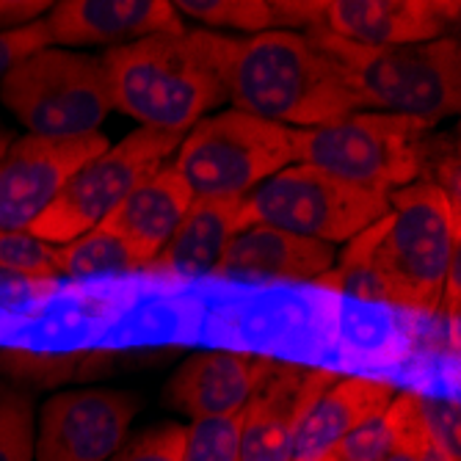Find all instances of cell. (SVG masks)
I'll return each instance as SVG.
<instances>
[{"instance_id": "1", "label": "cell", "mask_w": 461, "mask_h": 461, "mask_svg": "<svg viewBox=\"0 0 461 461\" xmlns=\"http://www.w3.org/2000/svg\"><path fill=\"white\" fill-rule=\"evenodd\" d=\"M232 50L235 36L188 28L105 50L113 108L136 119L139 128L188 133L230 103Z\"/></svg>"}, {"instance_id": "2", "label": "cell", "mask_w": 461, "mask_h": 461, "mask_svg": "<svg viewBox=\"0 0 461 461\" xmlns=\"http://www.w3.org/2000/svg\"><path fill=\"white\" fill-rule=\"evenodd\" d=\"M227 92L235 111L293 131L323 128L365 111L351 75L302 31L235 39Z\"/></svg>"}, {"instance_id": "3", "label": "cell", "mask_w": 461, "mask_h": 461, "mask_svg": "<svg viewBox=\"0 0 461 461\" xmlns=\"http://www.w3.org/2000/svg\"><path fill=\"white\" fill-rule=\"evenodd\" d=\"M307 36L351 75L365 111L395 113L434 128L461 108V48L456 36L403 48H365L321 28L307 31Z\"/></svg>"}, {"instance_id": "4", "label": "cell", "mask_w": 461, "mask_h": 461, "mask_svg": "<svg viewBox=\"0 0 461 461\" xmlns=\"http://www.w3.org/2000/svg\"><path fill=\"white\" fill-rule=\"evenodd\" d=\"M390 227L373 255L382 302L437 312L458 258V199L434 180H417L390 196Z\"/></svg>"}, {"instance_id": "5", "label": "cell", "mask_w": 461, "mask_h": 461, "mask_svg": "<svg viewBox=\"0 0 461 461\" xmlns=\"http://www.w3.org/2000/svg\"><path fill=\"white\" fill-rule=\"evenodd\" d=\"M0 105L39 139H80L100 133L113 111L103 56L45 48L0 80Z\"/></svg>"}, {"instance_id": "6", "label": "cell", "mask_w": 461, "mask_h": 461, "mask_svg": "<svg viewBox=\"0 0 461 461\" xmlns=\"http://www.w3.org/2000/svg\"><path fill=\"white\" fill-rule=\"evenodd\" d=\"M293 163L296 131L227 108L194 124L172 166L194 199H243Z\"/></svg>"}, {"instance_id": "7", "label": "cell", "mask_w": 461, "mask_h": 461, "mask_svg": "<svg viewBox=\"0 0 461 461\" xmlns=\"http://www.w3.org/2000/svg\"><path fill=\"white\" fill-rule=\"evenodd\" d=\"M426 133L429 128L417 119L357 111L323 128L296 131V163L390 196L420 180Z\"/></svg>"}, {"instance_id": "8", "label": "cell", "mask_w": 461, "mask_h": 461, "mask_svg": "<svg viewBox=\"0 0 461 461\" xmlns=\"http://www.w3.org/2000/svg\"><path fill=\"white\" fill-rule=\"evenodd\" d=\"M390 213V199L307 163H293L240 202L243 230L266 224L323 243H348Z\"/></svg>"}, {"instance_id": "9", "label": "cell", "mask_w": 461, "mask_h": 461, "mask_svg": "<svg viewBox=\"0 0 461 461\" xmlns=\"http://www.w3.org/2000/svg\"><path fill=\"white\" fill-rule=\"evenodd\" d=\"M183 139L185 133L136 128L113 147L108 144L105 152L80 166L50 207H45L25 227V232L50 246H64L86 235L100 227L103 219L136 185L158 172L180 149Z\"/></svg>"}, {"instance_id": "10", "label": "cell", "mask_w": 461, "mask_h": 461, "mask_svg": "<svg viewBox=\"0 0 461 461\" xmlns=\"http://www.w3.org/2000/svg\"><path fill=\"white\" fill-rule=\"evenodd\" d=\"M141 398L124 390H69L39 414L36 461H108L128 439Z\"/></svg>"}, {"instance_id": "11", "label": "cell", "mask_w": 461, "mask_h": 461, "mask_svg": "<svg viewBox=\"0 0 461 461\" xmlns=\"http://www.w3.org/2000/svg\"><path fill=\"white\" fill-rule=\"evenodd\" d=\"M105 149L108 139L103 133L80 139H17L0 158V230L25 232L80 166Z\"/></svg>"}, {"instance_id": "12", "label": "cell", "mask_w": 461, "mask_h": 461, "mask_svg": "<svg viewBox=\"0 0 461 461\" xmlns=\"http://www.w3.org/2000/svg\"><path fill=\"white\" fill-rule=\"evenodd\" d=\"M338 379L331 370L276 362L243 406L240 461H293L296 434L318 395Z\"/></svg>"}, {"instance_id": "13", "label": "cell", "mask_w": 461, "mask_h": 461, "mask_svg": "<svg viewBox=\"0 0 461 461\" xmlns=\"http://www.w3.org/2000/svg\"><path fill=\"white\" fill-rule=\"evenodd\" d=\"M458 12L456 0H321L318 28L365 48H403L445 39Z\"/></svg>"}, {"instance_id": "14", "label": "cell", "mask_w": 461, "mask_h": 461, "mask_svg": "<svg viewBox=\"0 0 461 461\" xmlns=\"http://www.w3.org/2000/svg\"><path fill=\"white\" fill-rule=\"evenodd\" d=\"M53 48H124L133 41L185 31L169 0H61L48 17Z\"/></svg>"}, {"instance_id": "15", "label": "cell", "mask_w": 461, "mask_h": 461, "mask_svg": "<svg viewBox=\"0 0 461 461\" xmlns=\"http://www.w3.org/2000/svg\"><path fill=\"white\" fill-rule=\"evenodd\" d=\"M276 359L235 354V351H204L185 359L172 375L166 398L188 414L191 420L204 417L240 414L263 382L274 373Z\"/></svg>"}, {"instance_id": "16", "label": "cell", "mask_w": 461, "mask_h": 461, "mask_svg": "<svg viewBox=\"0 0 461 461\" xmlns=\"http://www.w3.org/2000/svg\"><path fill=\"white\" fill-rule=\"evenodd\" d=\"M334 258L338 249L331 243L255 224L230 240L213 276L240 282H315L334 266Z\"/></svg>"}, {"instance_id": "17", "label": "cell", "mask_w": 461, "mask_h": 461, "mask_svg": "<svg viewBox=\"0 0 461 461\" xmlns=\"http://www.w3.org/2000/svg\"><path fill=\"white\" fill-rule=\"evenodd\" d=\"M395 393V384L382 379H365V375L340 379L338 375L302 420L293 461H334L340 445L370 417L384 411Z\"/></svg>"}, {"instance_id": "18", "label": "cell", "mask_w": 461, "mask_h": 461, "mask_svg": "<svg viewBox=\"0 0 461 461\" xmlns=\"http://www.w3.org/2000/svg\"><path fill=\"white\" fill-rule=\"evenodd\" d=\"M191 202L188 183L172 163H163L113 207L100 227L128 240L149 266L183 221Z\"/></svg>"}, {"instance_id": "19", "label": "cell", "mask_w": 461, "mask_h": 461, "mask_svg": "<svg viewBox=\"0 0 461 461\" xmlns=\"http://www.w3.org/2000/svg\"><path fill=\"white\" fill-rule=\"evenodd\" d=\"M240 202L243 199H194L160 255L144 271L213 276L230 240L243 232Z\"/></svg>"}, {"instance_id": "20", "label": "cell", "mask_w": 461, "mask_h": 461, "mask_svg": "<svg viewBox=\"0 0 461 461\" xmlns=\"http://www.w3.org/2000/svg\"><path fill=\"white\" fill-rule=\"evenodd\" d=\"M175 12L211 28L246 31H312L321 23V0H175Z\"/></svg>"}, {"instance_id": "21", "label": "cell", "mask_w": 461, "mask_h": 461, "mask_svg": "<svg viewBox=\"0 0 461 461\" xmlns=\"http://www.w3.org/2000/svg\"><path fill=\"white\" fill-rule=\"evenodd\" d=\"M59 276L69 279H89L103 274H124V271H144L147 260L139 251L122 240L119 235L95 227L64 246H56Z\"/></svg>"}, {"instance_id": "22", "label": "cell", "mask_w": 461, "mask_h": 461, "mask_svg": "<svg viewBox=\"0 0 461 461\" xmlns=\"http://www.w3.org/2000/svg\"><path fill=\"white\" fill-rule=\"evenodd\" d=\"M417 393H395L384 411L362 423L338 450L334 461H384L417 420Z\"/></svg>"}, {"instance_id": "23", "label": "cell", "mask_w": 461, "mask_h": 461, "mask_svg": "<svg viewBox=\"0 0 461 461\" xmlns=\"http://www.w3.org/2000/svg\"><path fill=\"white\" fill-rule=\"evenodd\" d=\"M387 227H390V213L375 224H370L367 230H362L359 235H354L348 246L338 251L334 266L321 279H315V285L338 290L343 296L382 302L379 282H375V271H373V255L382 235L387 232Z\"/></svg>"}, {"instance_id": "24", "label": "cell", "mask_w": 461, "mask_h": 461, "mask_svg": "<svg viewBox=\"0 0 461 461\" xmlns=\"http://www.w3.org/2000/svg\"><path fill=\"white\" fill-rule=\"evenodd\" d=\"M240 414L191 420L180 461H240Z\"/></svg>"}, {"instance_id": "25", "label": "cell", "mask_w": 461, "mask_h": 461, "mask_svg": "<svg viewBox=\"0 0 461 461\" xmlns=\"http://www.w3.org/2000/svg\"><path fill=\"white\" fill-rule=\"evenodd\" d=\"M33 403L25 393L0 384V461H33Z\"/></svg>"}, {"instance_id": "26", "label": "cell", "mask_w": 461, "mask_h": 461, "mask_svg": "<svg viewBox=\"0 0 461 461\" xmlns=\"http://www.w3.org/2000/svg\"><path fill=\"white\" fill-rule=\"evenodd\" d=\"M0 271L25 279H56V246L28 232L0 230Z\"/></svg>"}, {"instance_id": "27", "label": "cell", "mask_w": 461, "mask_h": 461, "mask_svg": "<svg viewBox=\"0 0 461 461\" xmlns=\"http://www.w3.org/2000/svg\"><path fill=\"white\" fill-rule=\"evenodd\" d=\"M429 442L450 461H461V411L453 398H417Z\"/></svg>"}, {"instance_id": "28", "label": "cell", "mask_w": 461, "mask_h": 461, "mask_svg": "<svg viewBox=\"0 0 461 461\" xmlns=\"http://www.w3.org/2000/svg\"><path fill=\"white\" fill-rule=\"evenodd\" d=\"M185 429L177 423H160L124 442L108 461H180Z\"/></svg>"}, {"instance_id": "29", "label": "cell", "mask_w": 461, "mask_h": 461, "mask_svg": "<svg viewBox=\"0 0 461 461\" xmlns=\"http://www.w3.org/2000/svg\"><path fill=\"white\" fill-rule=\"evenodd\" d=\"M50 48V36H48V25H45V17L25 25V28H17V31H9V33H0V80L4 75L17 67L23 59L39 53Z\"/></svg>"}, {"instance_id": "30", "label": "cell", "mask_w": 461, "mask_h": 461, "mask_svg": "<svg viewBox=\"0 0 461 461\" xmlns=\"http://www.w3.org/2000/svg\"><path fill=\"white\" fill-rule=\"evenodd\" d=\"M50 6L53 4H45V0H0V33L41 20V14H48Z\"/></svg>"}, {"instance_id": "31", "label": "cell", "mask_w": 461, "mask_h": 461, "mask_svg": "<svg viewBox=\"0 0 461 461\" xmlns=\"http://www.w3.org/2000/svg\"><path fill=\"white\" fill-rule=\"evenodd\" d=\"M426 442H429V437H426L423 423H420V411H417V420L409 426V431L403 434V439L395 445V450L384 461H420Z\"/></svg>"}, {"instance_id": "32", "label": "cell", "mask_w": 461, "mask_h": 461, "mask_svg": "<svg viewBox=\"0 0 461 461\" xmlns=\"http://www.w3.org/2000/svg\"><path fill=\"white\" fill-rule=\"evenodd\" d=\"M14 141H17L14 128H12V124H6L4 113H0V158H4V155L9 152V147H12Z\"/></svg>"}, {"instance_id": "33", "label": "cell", "mask_w": 461, "mask_h": 461, "mask_svg": "<svg viewBox=\"0 0 461 461\" xmlns=\"http://www.w3.org/2000/svg\"><path fill=\"white\" fill-rule=\"evenodd\" d=\"M420 461H450L445 453H439L431 442H426V447H423V456H420Z\"/></svg>"}]
</instances>
